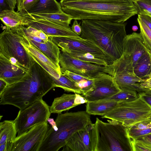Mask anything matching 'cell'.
<instances>
[{
	"instance_id": "obj_13",
	"label": "cell",
	"mask_w": 151,
	"mask_h": 151,
	"mask_svg": "<svg viewBox=\"0 0 151 151\" xmlns=\"http://www.w3.org/2000/svg\"><path fill=\"white\" fill-rule=\"evenodd\" d=\"M120 91L113 77L108 73H103L94 79L93 86L89 91L81 95L88 101H97L110 97Z\"/></svg>"
},
{
	"instance_id": "obj_2",
	"label": "cell",
	"mask_w": 151,
	"mask_h": 151,
	"mask_svg": "<svg viewBox=\"0 0 151 151\" xmlns=\"http://www.w3.org/2000/svg\"><path fill=\"white\" fill-rule=\"evenodd\" d=\"M34 60L29 73L8 85L0 95L1 105H12L23 109L55 88L51 76Z\"/></svg>"
},
{
	"instance_id": "obj_22",
	"label": "cell",
	"mask_w": 151,
	"mask_h": 151,
	"mask_svg": "<svg viewBox=\"0 0 151 151\" xmlns=\"http://www.w3.org/2000/svg\"><path fill=\"white\" fill-rule=\"evenodd\" d=\"M28 38L35 47L57 65L60 66L59 63V57L60 52V49L58 46L50 39L49 37L48 41L45 43L37 42Z\"/></svg>"
},
{
	"instance_id": "obj_49",
	"label": "cell",
	"mask_w": 151,
	"mask_h": 151,
	"mask_svg": "<svg viewBox=\"0 0 151 151\" xmlns=\"http://www.w3.org/2000/svg\"><path fill=\"white\" fill-rule=\"evenodd\" d=\"M147 15H148L149 16H150V17H151V14H148Z\"/></svg>"
},
{
	"instance_id": "obj_14",
	"label": "cell",
	"mask_w": 151,
	"mask_h": 151,
	"mask_svg": "<svg viewBox=\"0 0 151 151\" xmlns=\"http://www.w3.org/2000/svg\"><path fill=\"white\" fill-rule=\"evenodd\" d=\"M50 39L61 51L67 52L70 50L90 53L96 57L104 59L106 57L100 48L91 42L81 38L65 37H49Z\"/></svg>"
},
{
	"instance_id": "obj_37",
	"label": "cell",
	"mask_w": 151,
	"mask_h": 151,
	"mask_svg": "<svg viewBox=\"0 0 151 151\" xmlns=\"http://www.w3.org/2000/svg\"><path fill=\"white\" fill-rule=\"evenodd\" d=\"M72 31L78 36L81 34L82 29L81 26L78 24L77 20L75 19L71 27Z\"/></svg>"
},
{
	"instance_id": "obj_4",
	"label": "cell",
	"mask_w": 151,
	"mask_h": 151,
	"mask_svg": "<svg viewBox=\"0 0 151 151\" xmlns=\"http://www.w3.org/2000/svg\"><path fill=\"white\" fill-rule=\"evenodd\" d=\"M55 120L57 129L49 127L39 151H58L75 133L92 123L86 111L59 114Z\"/></svg>"
},
{
	"instance_id": "obj_5",
	"label": "cell",
	"mask_w": 151,
	"mask_h": 151,
	"mask_svg": "<svg viewBox=\"0 0 151 151\" xmlns=\"http://www.w3.org/2000/svg\"><path fill=\"white\" fill-rule=\"evenodd\" d=\"M107 122L96 118L93 124V151H133L127 127L116 120Z\"/></svg>"
},
{
	"instance_id": "obj_7",
	"label": "cell",
	"mask_w": 151,
	"mask_h": 151,
	"mask_svg": "<svg viewBox=\"0 0 151 151\" xmlns=\"http://www.w3.org/2000/svg\"><path fill=\"white\" fill-rule=\"evenodd\" d=\"M151 116V107L139 96L135 100L119 102L115 108L101 117L117 121L128 127L146 120Z\"/></svg>"
},
{
	"instance_id": "obj_12",
	"label": "cell",
	"mask_w": 151,
	"mask_h": 151,
	"mask_svg": "<svg viewBox=\"0 0 151 151\" xmlns=\"http://www.w3.org/2000/svg\"><path fill=\"white\" fill-rule=\"evenodd\" d=\"M26 26H31L42 31L49 37H65L81 38L71 30L69 24L54 22L34 17L28 14L22 16Z\"/></svg>"
},
{
	"instance_id": "obj_44",
	"label": "cell",
	"mask_w": 151,
	"mask_h": 151,
	"mask_svg": "<svg viewBox=\"0 0 151 151\" xmlns=\"http://www.w3.org/2000/svg\"><path fill=\"white\" fill-rule=\"evenodd\" d=\"M8 85V83L6 81L0 78V95L3 92Z\"/></svg>"
},
{
	"instance_id": "obj_42",
	"label": "cell",
	"mask_w": 151,
	"mask_h": 151,
	"mask_svg": "<svg viewBox=\"0 0 151 151\" xmlns=\"http://www.w3.org/2000/svg\"><path fill=\"white\" fill-rule=\"evenodd\" d=\"M140 86L142 88L151 90V77L140 83Z\"/></svg>"
},
{
	"instance_id": "obj_48",
	"label": "cell",
	"mask_w": 151,
	"mask_h": 151,
	"mask_svg": "<svg viewBox=\"0 0 151 151\" xmlns=\"http://www.w3.org/2000/svg\"><path fill=\"white\" fill-rule=\"evenodd\" d=\"M147 120L151 121V116Z\"/></svg>"
},
{
	"instance_id": "obj_8",
	"label": "cell",
	"mask_w": 151,
	"mask_h": 151,
	"mask_svg": "<svg viewBox=\"0 0 151 151\" xmlns=\"http://www.w3.org/2000/svg\"><path fill=\"white\" fill-rule=\"evenodd\" d=\"M107 68L108 74L113 77L121 91L133 90L138 93L143 92L140 83L144 81L134 74L132 60L128 55L124 53Z\"/></svg>"
},
{
	"instance_id": "obj_41",
	"label": "cell",
	"mask_w": 151,
	"mask_h": 151,
	"mask_svg": "<svg viewBox=\"0 0 151 151\" xmlns=\"http://www.w3.org/2000/svg\"><path fill=\"white\" fill-rule=\"evenodd\" d=\"M13 143L5 142L0 145V151H12Z\"/></svg>"
},
{
	"instance_id": "obj_36",
	"label": "cell",
	"mask_w": 151,
	"mask_h": 151,
	"mask_svg": "<svg viewBox=\"0 0 151 151\" xmlns=\"http://www.w3.org/2000/svg\"><path fill=\"white\" fill-rule=\"evenodd\" d=\"M64 75L75 82L78 83L82 80L90 79L85 76L75 73L68 70L62 73Z\"/></svg>"
},
{
	"instance_id": "obj_11",
	"label": "cell",
	"mask_w": 151,
	"mask_h": 151,
	"mask_svg": "<svg viewBox=\"0 0 151 151\" xmlns=\"http://www.w3.org/2000/svg\"><path fill=\"white\" fill-rule=\"evenodd\" d=\"M49 127L47 122L37 124L17 136L12 151H39Z\"/></svg>"
},
{
	"instance_id": "obj_33",
	"label": "cell",
	"mask_w": 151,
	"mask_h": 151,
	"mask_svg": "<svg viewBox=\"0 0 151 151\" xmlns=\"http://www.w3.org/2000/svg\"><path fill=\"white\" fill-rule=\"evenodd\" d=\"M131 139L133 151H151V146Z\"/></svg>"
},
{
	"instance_id": "obj_19",
	"label": "cell",
	"mask_w": 151,
	"mask_h": 151,
	"mask_svg": "<svg viewBox=\"0 0 151 151\" xmlns=\"http://www.w3.org/2000/svg\"><path fill=\"white\" fill-rule=\"evenodd\" d=\"M63 12L60 3L56 0H38L24 15L61 13Z\"/></svg>"
},
{
	"instance_id": "obj_43",
	"label": "cell",
	"mask_w": 151,
	"mask_h": 151,
	"mask_svg": "<svg viewBox=\"0 0 151 151\" xmlns=\"http://www.w3.org/2000/svg\"><path fill=\"white\" fill-rule=\"evenodd\" d=\"M10 9L7 0H0V12L4 10L8 9Z\"/></svg>"
},
{
	"instance_id": "obj_32",
	"label": "cell",
	"mask_w": 151,
	"mask_h": 151,
	"mask_svg": "<svg viewBox=\"0 0 151 151\" xmlns=\"http://www.w3.org/2000/svg\"><path fill=\"white\" fill-rule=\"evenodd\" d=\"M38 0H16L17 12L21 16L26 13Z\"/></svg>"
},
{
	"instance_id": "obj_21",
	"label": "cell",
	"mask_w": 151,
	"mask_h": 151,
	"mask_svg": "<svg viewBox=\"0 0 151 151\" xmlns=\"http://www.w3.org/2000/svg\"><path fill=\"white\" fill-rule=\"evenodd\" d=\"M133 71L144 81L151 77V52L148 51L139 58L133 67Z\"/></svg>"
},
{
	"instance_id": "obj_16",
	"label": "cell",
	"mask_w": 151,
	"mask_h": 151,
	"mask_svg": "<svg viewBox=\"0 0 151 151\" xmlns=\"http://www.w3.org/2000/svg\"><path fill=\"white\" fill-rule=\"evenodd\" d=\"M149 50L140 33L133 32L127 35L124 44V53L131 58L133 67L139 58Z\"/></svg>"
},
{
	"instance_id": "obj_38",
	"label": "cell",
	"mask_w": 151,
	"mask_h": 151,
	"mask_svg": "<svg viewBox=\"0 0 151 151\" xmlns=\"http://www.w3.org/2000/svg\"><path fill=\"white\" fill-rule=\"evenodd\" d=\"M133 139L151 146V134L145 135Z\"/></svg>"
},
{
	"instance_id": "obj_45",
	"label": "cell",
	"mask_w": 151,
	"mask_h": 151,
	"mask_svg": "<svg viewBox=\"0 0 151 151\" xmlns=\"http://www.w3.org/2000/svg\"><path fill=\"white\" fill-rule=\"evenodd\" d=\"M7 1L10 8L14 9L17 5L16 0H7Z\"/></svg>"
},
{
	"instance_id": "obj_26",
	"label": "cell",
	"mask_w": 151,
	"mask_h": 151,
	"mask_svg": "<svg viewBox=\"0 0 151 151\" xmlns=\"http://www.w3.org/2000/svg\"><path fill=\"white\" fill-rule=\"evenodd\" d=\"M55 87H59L65 91L71 92L75 93L83 94L82 90L73 81L62 73L58 78H56L52 76Z\"/></svg>"
},
{
	"instance_id": "obj_6",
	"label": "cell",
	"mask_w": 151,
	"mask_h": 151,
	"mask_svg": "<svg viewBox=\"0 0 151 151\" xmlns=\"http://www.w3.org/2000/svg\"><path fill=\"white\" fill-rule=\"evenodd\" d=\"M22 26L13 29L6 27L1 33L0 57L29 70L34 60L20 43Z\"/></svg>"
},
{
	"instance_id": "obj_10",
	"label": "cell",
	"mask_w": 151,
	"mask_h": 151,
	"mask_svg": "<svg viewBox=\"0 0 151 151\" xmlns=\"http://www.w3.org/2000/svg\"><path fill=\"white\" fill-rule=\"evenodd\" d=\"M59 63L62 73L68 70L90 79H93L102 73H107V66L83 61L62 51Z\"/></svg>"
},
{
	"instance_id": "obj_29",
	"label": "cell",
	"mask_w": 151,
	"mask_h": 151,
	"mask_svg": "<svg viewBox=\"0 0 151 151\" xmlns=\"http://www.w3.org/2000/svg\"><path fill=\"white\" fill-rule=\"evenodd\" d=\"M139 96L136 91L124 90L121 91L116 94L103 100H111L118 102H125L135 100Z\"/></svg>"
},
{
	"instance_id": "obj_15",
	"label": "cell",
	"mask_w": 151,
	"mask_h": 151,
	"mask_svg": "<svg viewBox=\"0 0 151 151\" xmlns=\"http://www.w3.org/2000/svg\"><path fill=\"white\" fill-rule=\"evenodd\" d=\"M93 123L86 129L78 131L70 138L62 151H93Z\"/></svg>"
},
{
	"instance_id": "obj_31",
	"label": "cell",
	"mask_w": 151,
	"mask_h": 151,
	"mask_svg": "<svg viewBox=\"0 0 151 151\" xmlns=\"http://www.w3.org/2000/svg\"><path fill=\"white\" fill-rule=\"evenodd\" d=\"M137 12V14H151V0H132Z\"/></svg>"
},
{
	"instance_id": "obj_20",
	"label": "cell",
	"mask_w": 151,
	"mask_h": 151,
	"mask_svg": "<svg viewBox=\"0 0 151 151\" xmlns=\"http://www.w3.org/2000/svg\"><path fill=\"white\" fill-rule=\"evenodd\" d=\"M111 100L88 101L86 105V111L90 115L101 116L115 108L119 103Z\"/></svg>"
},
{
	"instance_id": "obj_28",
	"label": "cell",
	"mask_w": 151,
	"mask_h": 151,
	"mask_svg": "<svg viewBox=\"0 0 151 151\" xmlns=\"http://www.w3.org/2000/svg\"><path fill=\"white\" fill-rule=\"evenodd\" d=\"M32 15L35 18L46 19L63 24H70L73 20L70 15L64 12L61 13L42 14Z\"/></svg>"
},
{
	"instance_id": "obj_27",
	"label": "cell",
	"mask_w": 151,
	"mask_h": 151,
	"mask_svg": "<svg viewBox=\"0 0 151 151\" xmlns=\"http://www.w3.org/2000/svg\"><path fill=\"white\" fill-rule=\"evenodd\" d=\"M66 52L83 61L106 66L109 65L108 62L104 59L97 58L90 53L74 50H70Z\"/></svg>"
},
{
	"instance_id": "obj_1",
	"label": "cell",
	"mask_w": 151,
	"mask_h": 151,
	"mask_svg": "<svg viewBox=\"0 0 151 151\" xmlns=\"http://www.w3.org/2000/svg\"><path fill=\"white\" fill-rule=\"evenodd\" d=\"M60 3L73 20L124 23L138 14L132 0H60Z\"/></svg>"
},
{
	"instance_id": "obj_47",
	"label": "cell",
	"mask_w": 151,
	"mask_h": 151,
	"mask_svg": "<svg viewBox=\"0 0 151 151\" xmlns=\"http://www.w3.org/2000/svg\"><path fill=\"white\" fill-rule=\"evenodd\" d=\"M146 91L147 92L151 94V90L147 89L146 90Z\"/></svg>"
},
{
	"instance_id": "obj_18",
	"label": "cell",
	"mask_w": 151,
	"mask_h": 151,
	"mask_svg": "<svg viewBox=\"0 0 151 151\" xmlns=\"http://www.w3.org/2000/svg\"><path fill=\"white\" fill-rule=\"evenodd\" d=\"M29 71L30 70L0 57V78L6 81L8 85L19 80L29 73Z\"/></svg>"
},
{
	"instance_id": "obj_17",
	"label": "cell",
	"mask_w": 151,
	"mask_h": 151,
	"mask_svg": "<svg viewBox=\"0 0 151 151\" xmlns=\"http://www.w3.org/2000/svg\"><path fill=\"white\" fill-rule=\"evenodd\" d=\"M88 102L81 94L64 93L54 99L50 107V111L51 113L59 114Z\"/></svg>"
},
{
	"instance_id": "obj_25",
	"label": "cell",
	"mask_w": 151,
	"mask_h": 151,
	"mask_svg": "<svg viewBox=\"0 0 151 151\" xmlns=\"http://www.w3.org/2000/svg\"><path fill=\"white\" fill-rule=\"evenodd\" d=\"M128 135L131 139H134L151 134V121L146 120L127 127Z\"/></svg>"
},
{
	"instance_id": "obj_9",
	"label": "cell",
	"mask_w": 151,
	"mask_h": 151,
	"mask_svg": "<svg viewBox=\"0 0 151 151\" xmlns=\"http://www.w3.org/2000/svg\"><path fill=\"white\" fill-rule=\"evenodd\" d=\"M51 113L50 107L42 99L22 110L14 120L19 136L37 124L47 122Z\"/></svg>"
},
{
	"instance_id": "obj_35",
	"label": "cell",
	"mask_w": 151,
	"mask_h": 151,
	"mask_svg": "<svg viewBox=\"0 0 151 151\" xmlns=\"http://www.w3.org/2000/svg\"><path fill=\"white\" fill-rule=\"evenodd\" d=\"M26 30L30 34L41 38L46 41H48L49 37L41 30L31 26H24Z\"/></svg>"
},
{
	"instance_id": "obj_34",
	"label": "cell",
	"mask_w": 151,
	"mask_h": 151,
	"mask_svg": "<svg viewBox=\"0 0 151 151\" xmlns=\"http://www.w3.org/2000/svg\"><path fill=\"white\" fill-rule=\"evenodd\" d=\"M77 84L83 92V94H84L89 91L92 88L94 85V79L83 80Z\"/></svg>"
},
{
	"instance_id": "obj_30",
	"label": "cell",
	"mask_w": 151,
	"mask_h": 151,
	"mask_svg": "<svg viewBox=\"0 0 151 151\" xmlns=\"http://www.w3.org/2000/svg\"><path fill=\"white\" fill-rule=\"evenodd\" d=\"M137 21L140 27V33L144 42L148 50L151 52V30L138 18Z\"/></svg>"
},
{
	"instance_id": "obj_40",
	"label": "cell",
	"mask_w": 151,
	"mask_h": 151,
	"mask_svg": "<svg viewBox=\"0 0 151 151\" xmlns=\"http://www.w3.org/2000/svg\"><path fill=\"white\" fill-rule=\"evenodd\" d=\"M138 94L151 107V94L144 91Z\"/></svg>"
},
{
	"instance_id": "obj_39",
	"label": "cell",
	"mask_w": 151,
	"mask_h": 151,
	"mask_svg": "<svg viewBox=\"0 0 151 151\" xmlns=\"http://www.w3.org/2000/svg\"><path fill=\"white\" fill-rule=\"evenodd\" d=\"M138 18L151 30V17L147 15L138 14Z\"/></svg>"
},
{
	"instance_id": "obj_24",
	"label": "cell",
	"mask_w": 151,
	"mask_h": 151,
	"mask_svg": "<svg viewBox=\"0 0 151 151\" xmlns=\"http://www.w3.org/2000/svg\"><path fill=\"white\" fill-rule=\"evenodd\" d=\"M17 133L14 120H4L0 123V145L13 143Z\"/></svg>"
},
{
	"instance_id": "obj_3",
	"label": "cell",
	"mask_w": 151,
	"mask_h": 151,
	"mask_svg": "<svg viewBox=\"0 0 151 151\" xmlns=\"http://www.w3.org/2000/svg\"><path fill=\"white\" fill-rule=\"evenodd\" d=\"M127 23L104 20H83L80 37L99 47L110 64L119 58L124 53V44L127 35Z\"/></svg>"
},
{
	"instance_id": "obj_23",
	"label": "cell",
	"mask_w": 151,
	"mask_h": 151,
	"mask_svg": "<svg viewBox=\"0 0 151 151\" xmlns=\"http://www.w3.org/2000/svg\"><path fill=\"white\" fill-rule=\"evenodd\" d=\"M0 19L6 27L11 29L25 26V22L19 12L14 9L4 10L0 12Z\"/></svg>"
},
{
	"instance_id": "obj_46",
	"label": "cell",
	"mask_w": 151,
	"mask_h": 151,
	"mask_svg": "<svg viewBox=\"0 0 151 151\" xmlns=\"http://www.w3.org/2000/svg\"><path fill=\"white\" fill-rule=\"evenodd\" d=\"M138 29V27L136 25L133 26L132 28V30L134 31H137Z\"/></svg>"
}]
</instances>
